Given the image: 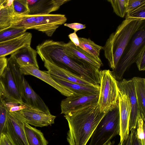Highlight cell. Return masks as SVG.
<instances>
[{"label":"cell","instance_id":"obj_1","mask_svg":"<svg viewBox=\"0 0 145 145\" xmlns=\"http://www.w3.org/2000/svg\"><path fill=\"white\" fill-rule=\"evenodd\" d=\"M107 112H101L97 101L65 114L69 127L67 137L69 145H86Z\"/></svg>","mask_w":145,"mask_h":145},{"label":"cell","instance_id":"obj_2","mask_svg":"<svg viewBox=\"0 0 145 145\" xmlns=\"http://www.w3.org/2000/svg\"><path fill=\"white\" fill-rule=\"evenodd\" d=\"M65 44L63 41L47 40L37 46L36 51L42 61L47 60L95 86H99V69L93 66L85 67L78 64L66 53Z\"/></svg>","mask_w":145,"mask_h":145},{"label":"cell","instance_id":"obj_3","mask_svg":"<svg viewBox=\"0 0 145 145\" xmlns=\"http://www.w3.org/2000/svg\"><path fill=\"white\" fill-rule=\"evenodd\" d=\"M144 25L145 19H125L110 34L103 49L105 57L112 70L116 67L133 35Z\"/></svg>","mask_w":145,"mask_h":145},{"label":"cell","instance_id":"obj_4","mask_svg":"<svg viewBox=\"0 0 145 145\" xmlns=\"http://www.w3.org/2000/svg\"><path fill=\"white\" fill-rule=\"evenodd\" d=\"M65 15L60 14L39 15L13 14L11 25L34 29L51 37L57 28L67 21Z\"/></svg>","mask_w":145,"mask_h":145},{"label":"cell","instance_id":"obj_5","mask_svg":"<svg viewBox=\"0 0 145 145\" xmlns=\"http://www.w3.org/2000/svg\"><path fill=\"white\" fill-rule=\"evenodd\" d=\"M120 131L118 102L109 110L96 128L89 145H106Z\"/></svg>","mask_w":145,"mask_h":145},{"label":"cell","instance_id":"obj_6","mask_svg":"<svg viewBox=\"0 0 145 145\" xmlns=\"http://www.w3.org/2000/svg\"><path fill=\"white\" fill-rule=\"evenodd\" d=\"M145 48V25L133 35L112 72L116 79L121 80L126 70L134 63Z\"/></svg>","mask_w":145,"mask_h":145},{"label":"cell","instance_id":"obj_7","mask_svg":"<svg viewBox=\"0 0 145 145\" xmlns=\"http://www.w3.org/2000/svg\"><path fill=\"white\" fill-rule=\"evenodd\" d=\"M99 76L100 89L98 103L101 112H106L118 102L117 80L109 70L99 71Z\"/></svg>","mask_w":145,"mask_h":145},{"label":"cell","instance_id":"obj_8","mask_svg":"<svg viewBox=\"0 0 145 145\" xmlns=\"http://www.w3.org/2000/svg\"><path fill=\"white\" fill-rule=\"evenodd\" d=\"M118 89L128 96L131 105L129 131L136 129L138 120L142 118L145 120V117L141 114L139 109L135 93L134 81L132 78L129 80L123 79L121 81H117Z\"/></svg>","mask_w":145,"mask_h":145},{"label":"cell","instance_id":"obj_9","mask_svg":"<svg viewBox=\"0 0 145 145\" xmlns=\"http://www.w3.org/2000/svg\"><path fill=\"white\" fill-rule=\"evenodd\" d=\"M25 123L14 112H9L5 133L12 145H29Z\"/></svg>","mask_w":145,"mask_h":145},{"label":"cell","instance_id":"obj_10","mask_svg":"<svg viewBox=\"0 0 145 145\" xmlns=\"http://www.w3.org/2000/svg\"><path fill=\"white\" fill-rule=\"evenodd\" d=\"M24 123L35 127H42L51 125L56 116L30 108L27 107L14 112Z\"/></svg>","mask_w":145,"mask_h":145},{"label":"cell","instance_id":"obj_11","mask_svg":"<svg viewBox=\"0 0 145 145\" xmlns=\"http://www.w3.org/2000/svg\"><path fill=\"white\" fill-rule=\"evenodd\" d=\"M65 50L74 61L81 65L92 66L99 69L103 65L100 57L93 56L79 46H76L71 40L65 43Z\"/></svg>","mask_w":145,"mask_h":145},{"label":"cell","instance_id":"obj_12","mask_svg":"<svg viewBox=\"0 0 145 145\" xmlns=\"http://www.w3.org/2000/svg\"><path fill=\"white\" fill-rule=\"evenodd\" d=\"M0 84L3 91L2 96L6 102L23 104L10 69L7 64L0 76Z\"/></svg>","mask_w":145,"mask_h":145},{"label":"cell","instance_id":"obj_13","mask_svg":"<svg viewBox=\"0 0 145 145\" xmlns=\"http://www.w3.org/2000/svg\"><path fill=\"white\" fill-rule=\"evenodd\" d=\"M118 104L120 120L119 135L120 137V142H121L126 139L130 134L129 125L131 105L127 95L119 89Z\"/></svg>","mask_w":145,"mask_h":145},{"label":"cell","instance_id":"obj_14","mask_svg":"<svg viewBox=\"0 0 145 145\" xmlns=\"http://www.w3.org/2000/svg\"><path fill=\"white\" fill-rule=\"evenodd\" d=\"M21 97L23 104L26 107L47 114H51L48 107L42 99L34 91L24 77L23 81Z\"/></svg>","mask_w":145,"mask_h":145},{"label":"cell","instance_id":"obj_15","mask_svg":"<svg viewBox=\"0 0 145 145\" xmlns=\"http://www.w3.org/2000/svg\"><path fill=\"white\" fill-rule=\"evenodd\" d=\"M71 0H27L29 12L28 15L48 14L58 10Z\"/></svg>","mask_w":145,"mask_h":145},{"label":"cell","instance_id":"obj_16","mask_svg":"<svg viewBox=\"0 0 145 145\" xmlns=\"http://www.w3.org/2000/svg\"><path fill=\"white\" fill-rule=\"evenodd\" d=\"M20 70L22 74L31 75L37 77L56 89L63 95L68 97L74 94L72 92L57 83L46 71L40 70L31 65L20 67Z\"/></svg>","mask_w":145,"mask_h":145},{"label":"cell","instance_id":"obj_17","mask_svg":"<svg viewBox=\"0 0 145 145\" xmlns=\"http://www.w3.org/2000/svg\"><path fill=\"white\" fill-rule=\"evenodd\" d=\"M99 95L82 96L76 95L68 97L61 101V114H64L73 111L89 103L98 101Z\"/></svg>","mask_w":145,"mask_h":145},{"label":"cell","instance_id":"obj_18","mask_svg":"<svg viewBox=\"0 0 145 145\" xmlns=\"http://www.w3.org/2000/svg\"><path fill=\"white\" fill-rule=\"evenodd\" d=\"M31 33L25 32L15 38L0 42V58L11 55L18 49L30 46Z\"/></svg>","mask_w":145,"mask_h":145},{"label":"cell","instance_id":"obj_19","mask_svg":"<svg viewBox=\"0 0 145 145\" xmlns=\"http://www.w3.org/2000/svg\"><path fill=\"white\" fill-rule=\"evenodd\" d=\"M43 61L44 62V67L47 70V72L52 75L71 82L87 86H95L78 76L53 64L47 60L44 59Z\"/></svg>","mask_w":145,"mask_h":145},{"label":"cell","instance_id":"obj_20","mask_svg":"<svg viewBox=\"0 0 145 145\" xmlns=\"http://www.w3.org/2000/svg\"><path fill=\"white\" fill-rule=\"evenodd\" d=\"M51 75L52 78L57 83L72 92L74 95L85 96L99 94L100 86H87L71 82Z\"/></svg>","mask_w":145,"mask_h":145},{"label":"cell","instance_id":"obj_21","mask_svg":"<svg viewBox=\"0 0 145 145\" xmlns=\"http://www.w3.org/2000/svg\"><path fill=\"white\" fill-rule=\"evenodd\" d=\"M37 54L36 50L30 46L18 49L10 56L15 59L20 67L31 65L39 69L37 59Z\"/></svg>","mask_w":145,"mask_h":145},{"label":"cell","instance_id":"obj_22","mask_svg":"<svg viewBox=\"0 0 145 145\" xmlns=\"http://www.w3.org/2000/svg\"><path fill=\"white\" fill-rule=\"evenodd\" d=\"M24 129L29 145H48V142L40 130L25 123Z\"/></svg>","mask_w":145,"mask_h":145},{"label":"cell","instance_id":"obj_23","mask_svg":"<svg viewBox=\"0 0 145 145\" xmlns=\"http://www.w3.org/2000/svg\"><path fill=\"white\" fill-rule=\"evenodd\" d=\"M135 84L136 95L140 111L145 117V78L139 77L132 78Z\"/></svg>","mask_w":145,"mask_h":145},{"label":"cell","instance_id":"obj_24","mask_svg":"<svg viewBox=\"0 0 145 145\" xmlns=\"http://www.w3.org/2000/svg\"><path fill=\"white\" fill-rule=\"evenodd\" d=\"M13 0H5L0 6V30L11 25L13 19Z\"/></svg>","mask_w":145,"mask_h":145},{"label":"cell","instance_id":"obj_25","mask_svg":"<svg viewBox=\"0 0 145 145\" xmlns=\"http://www.w3.org/2000/svg\"><path fill=\"white\" fill-rule=\"evenodd\" d=\"M7 65L10 69L13 79L21 96L24 77L21 73L20 67L15 60L11 56L7 59Z\"/></svg>","mask_w":145,"mask_h":145},{"label":"cell","instance_id":"obj_26","mask_svg":"<svg viewBox=\"0 0 145 145\" xmlns=\"http://www.w3.org/2000/svg\"><path fill=\"white\" fill-rule=\"evenodd\" d=\"M27 30L23 28L11 25L1 29L0 30V42L17 37L26 32Z\"/></svg>","mask_w":145,"mask_h":145},{"label":"cell","instance_id":"obj_27","mask_svg":"<svg viewBox=\"0 0 145 145\" xmlns=\"http://www.w3.org/2000/svg\"><path fill=\"white\" fill-rule=\"evenodd\" d=\"M78 39L79 47L93 56L99 57L100 53L103 49V46L97 44L89 39L83 37H79Z\"/></svg>","mask_w":145,"mask_h":145},{"label":"cell","instance_id":"obj_28","mask_svg":"<svg viewBox=\"0 0 145 145\" xmlns=\"http://www.w3.org/2000/svg\"><path fill=\"white\" fill-rule=\"evenodd\" d=\"M111 4L114 12L118 16L123 17L126 14L128 0H108Z\"/></svg>","mask_w":145,"mask_h":145},{"label":"cell","instance_id":"obj_29","mask_svg":"<svg viewBox=\"0 0 145 145\" xmlns=\"http://www.w3.org/2000/svg\"><path fill=\"white\" fill-rule=\"evenodd\" d=\"M12 7L14 14L26 15L29 12L27 0H13Z\"/></svg>","mask_w":145,"mask_h":145},{"label":"cell","instance_id":"obj_30","mask_svg":"<svg viewBox=\"0 0 145 145\" xmlns=\"http://www.w3.org/2000/svg\"><path fill=\"white\" fill-rule=\"evenodd\" d=\"M9 112L5 105V100L0 98V136L6 131Z\"/></svg>","mask_w":145,"mask_h":145},{"label":"cell","instance_id":"obj_31","mask_svg":"<svg viewBox=\"0 0 145 145\" xmlns=\"http://www.w3.org/2000/svg\"><path fill=\"white\" fill-rule=\"evenodd\" d=\"M125 19H145V3L125 14Z\"/></svg>","mask_w":145,"mask_h":145},{"label":"cell","instance_id":"obj_32","mask_svg":"<svg viewBox=\"0 0 145 145\" xmlns=\"http://www.w3.org/2000/svg\"><path fill=\"white\" fill-rule=\"evenodd\" d=\"M136 129V134L137 138L142 145H145V120L142 118L139 119L137 122Z\"/></svg>","mask_w":145,"mask_h":145},{"label":"cell","instance_id":"obj_33","mask_svg":"<svg viewBox=\"0 0 145 145\" xmlns=\"http://www.w3.org/2000/svg\"><path fill=\"white\" fill-rule=\"evenodd\" d=\"M5 106L9 112H14L19 111L26 108V106L23 104L6 102L5 101Z\"/></svg>","mask_w":145,"mask_h":145},{"label":"cell","instance_id":"obj_34","mask_svg":"<svg viewBox=\"0 0 145 145\" xmlns=\"http://www.w3.org/2000/svg\"><path fill=\"white\" fill-rule=\"evenodd\" d=\"M135 63L139 71H144L145 70V48L140 53Z\"/></svg>","mask_w":145,"mask_h":145},{"label":"cell","instance_id":"obj_35","mask_svg":"<svg viewBox=\"0 0 145 145\" xmlns=\"http://www.w3.org/2000/svg\"><path fill=\"white\" fill-rule=\"evenodd\" d=\"M145 3V0H128L126 13Z\"/></svg>","mask_w":145,"mask_h":145},{"label":"cell","instance_id":"obj_36","mask_svg":"<svg viewBox=\"0 0 145 145\" xmlns=\"http://www.w3.org/2000/svg\"><path fill=\"white\" fill-rule=\"evenodd\" d=\"M64 25L73 29L74 31L76 32L80 29H85L86 27L85 25L78 23L64 24Z\"/></svg>","mask_w":145,"mask_h":145},{"label":"cell","instance_id":"obj_37","mask_svg":"<svg viewBox=\"0 0 145 145\" xmlns=\"http://www.w3.org/2000/svg\"><path fill=\"white\" fill-rule=\"evenodd\" d=\"M136 129H133L130 132L131 134L130 145H142L137 137Z\"/></svg>","mask_w":145,"mask_h":145},{"label":"cell","instance_id":"obj_38","mask_svg":"<svg viewBox=\"0 0 145 145\" xmlns=\"http://www.w3.org/2000/svg\"><path fill=\"white\" fill-rule=\"evenodd\" d=\"M76 32L74 31L73 33H70L68 35L69 38L72 42L76 46H79V37L76 34Z\"/></svg>","mask_w":145,"mask_h":145},{"label":"cell","instance_id":"obj_39","mask_svg":"<svg viewBox=\"0 0 145 145\" xmlns=\"http://www.w3.org/2000/svg\"><path fill=\"white\" fill-rule=\"evenodd\" d=\"M0 145H12L5 133L0 136Z\"/></svg>","mask_w":145,"mask_h":145},{"label":"cell","instance_id":"obj_40","mask_svg":"<svg viewBox=\"0 0 145 145\" xmlns=\"http://www.w3.org/2000/svg\"><path fill=\"white\" fill-rule=\"evenodd\" d=\"M7 64V59L6 57L0 58V76L3 72Z\"/></svg>","mask_w":145,"mask_h":145},{"label":"cell","instance_id":"obj_41","mask_svg":"<svg viewBox=\"0 0 145 145\" xmlns=\"http://www.w3.org/2000/svg\"><path fill=\"white\" fill-rule=\"evenodd\" d=\"M127 139L122 142H120L117 145H125ZM114 141L111 142V141H110L106 145H114Z\"/></svg>","mask_w":145,"mask_h":145},{"label":"cell","instance_id":"obj_42","mask_svg":"<svg viewBox=\"0 0 145 145\" xmlns=\"http://www.w3.org/2000/svg\"><path fill=\"white\" fill-rule=\"evenodd\" d=\"M131 138V134L130 133L127 139L125 145H130Z\"/></svg>","mask_w":145,"mask_h":145},{"label":"cell","instance_id":"obj_43","mask_svg":"<svg viewBox=\"0 0 145 145\" xmlns=\"http://www.w3.org/2000/svg\"><path fill=\"white\" fill-rule=\"evenodd\" d=\"M3 91L2 87L0 84V98L2 97L3 95Z\"/></svg>","mask_w":145,"mask_h":145},{"label":"cell","instance_id":"obj_44","mask_svg":"<svg viewBox=\"0 0 145 145\" xmlns=\"http://www.w3.org/2000/svg\"><path fill=\"white\" fill-rule=\"evenodd\" d=\"M5 0H0V6L5 2Z\"/></svg>","mask_w":145,"mask_h":145}]
</instances>
